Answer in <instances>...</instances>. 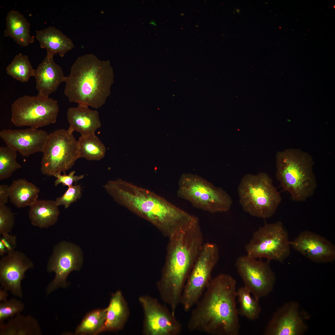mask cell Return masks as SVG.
<instances>
[{
    "instance_id": "cell-1",
    "label": "cell",
    "mask_w": 335,
    "mask_h": 335,
    "mask_svg": "<svg viewBox=\"0 0 335 335\" xmlns=\"http://www.w3.org/2000/svg\"><path fill=\"white\" fill-rule=\"evenodd\" d=\"M236 283L231 275L212 278L193 310L187 327L191 332L212 335H238L240 325L236 303Z\"/></svg>"
},
{
    "instance_id": "cell-2",
    "label": "cell",
    "mask_w": 335,
    "mask_h": 335,
    "mask_svg": "<svg viewBox=\"0 0 335 335\" xmlns=\"http://www.w3.org/2000/svg\"><path fill=\"white\" fill-rule=\"evenodd\" d=\"M114 200L149 221L169 237L190 225L194 216L149 189L118 179L103 185Z\"/></svg>"
},
{
    "instance_id": "cell-3",
    "label": "cell",
    "mask_w": 335,
    "mask_h": 335,
    "mask_svg": "<svg viewBox=\"0 0 335 335\" xmlns=\"http://www.w3.org/2000/svg\"><path fill=\"white\" fill-rule=\"evenodd\" d=\"M166 262L157 284L161 298L175 313L183 289L203 244L199 221L170 237Z\"/></svg>"
},
{
    "instance_id": "cell-4",
    "label": "cell",
    "mask_w": 335,
    "mask_h": 335,
    "mask_svg": "<svg viewBox=\"0 0 335 335\" xmlns=\"http://www.w3.org/2000/svg\"><path fill=\"white\" fill-rule=\"evenodd\" d=\"M111 81L108 62L86 54L76 59L65 76L64 93L70 102L98 109L105 102Z\"/></svg>"
},
{
    "instance_id": "cell-5",
    "label": "cell",
    "mask_w": 335,
    "mask_h": 335,
    "mask_svg": "<svg viewBox=\"0 0 335 335\" xmlns=\"http://www.w3.org/2000/svg\"><path fill=\"white\" fill-rule=\"evenodd\" d=\"M276 176L284 190L294 201L312 196L317 186L313 158L300 149L288 148L277 153Z\"/></svg>"
},
{
    "instance_id": "cell-6",
    "label": "cell",
    "mask_w": 335,
    "mask_h": 335,
    "mask_svg": "<svg viewBox=\"0 0 335 335\" xmlns=\"http://www.w3.org/2000/svg\"><path fill=\"white\" fill-rule=\"evenodd\" d=\"M239 203L244 211L263 219L273 216L282 200L281 196L266 173L248 174L238 186Z\"/></svg>"
},
{
    "instance_id": "cell-7",
    "label": "cell",
    "mask_w": 335,
    "mask_h": 335,
    "mask_svg": "<svg viewBox=\"0 0 335 335\" xmlns=\"http://www.w3.org/2000/svg\"><path fill=\"white\" fill-rule=\"evenodd\" d=\"M177 195L194 207L211 213L227 212L232 204L231 197L223 189L195 175L181 177Z\"/></svg>"
},
{
    "instance_id": "cell-8",
    "label": "cell",
    "mask_w": 335,
    "mask_h": 335,
    "mask_svg": "<svg viewBox=\"0 0 335 335\" xmlns=\"http://www.w3.org/2000/svg\"><path fill=\"white\" fill-rule=\"evenodd\" d=\"M73 133L61 129L49 134L41 162L43 174L54 176L65 173L79 158L78 141Z\"/></svg>"
},
{
    "instance_id": "cell-9",
    "label": "cell",
    "mask_w": 335,
    "mask_h": 335,
    "mask_svg": "<svg viewBox=\"0 0 335 335\" xmlns=\"http://www.w3.org/2000/svg\"><path fill=\"white\" fill-rule=\"evenodd\" d=\"M288 232L280 221L265 223L253 234L245 246L247 255L255 258H264L282 263L290 254Z\"/></svg>"
},
{
    "instance_id": "cell-10",
    "label": "cell",
    "mask_w": 335,
    "mask_h": 335,
    "mask_svg": "<svg viewBox=\"0 0 335 335\" xmlns=\"http://www.w3.org/2000/svg\"><path fill=\"white\" fill-rule=\"evenodd\" d=\"M11 110L14 125L38 129L55 123L59 107L56 100L38 94L18 98L12 104Z\"/></svg>"
},
{
    "instance_id": "cell-11",
    "label": "cell",
    "mask_w": 335,
    "mask_h": 335,
    "mask_svg": "<svg viewBox=\"0 0 335 335\" xmlns=\"http://www.w3.org/2000/svg\"><path fill=\"white\" fill-rule=\"evenodd\" d=\"M219 259V249L216 244H203L182 292L181 304L186 312L195 306L203 295Z\"/></svg>"
},
{
    "instance_id": "cell-12",
    "label": "cell",
    "mask_w": 335,
    "mask_h": 335,
    "mask_svg": "<svg viewBox=\"0 0 335 335\" xmlns=\"http://www.w3.org/2000/svg\"><path fill=\"white\" fill-rule=\"evenodd\" d=\"M270 261L259 260L247 255L239 257L235 263L244 286L259 300L269 294L275 284L276 276Z\"/></svg>"
},
{
    "instance_id": "cell-13",
    "label": "cell",
    "mask_w": 335,
    "mask_h": 335,
    "mask_svg": "<svg viewBox=\"0 0 335 335\" xmlns=\"http://www.w3.org/2000/svg\"><path fill=\"white\" fill-rule=\"evenodd\" d=\"M83 262L82 252L76 245L62 241L56 245L47 264V271L54 272L55 276L46 288L47 294L49 295L58 288L67 287L68 275L73 271H78Z\"/></svg>"
},
{
    "instance_id": "cell-14",
    "label": "cell",
    "mask_w": 335,
    "mask_h": 335,
    "mask_svg": "<svg viewBox=\"0 0 335 335\" xmlns=\"http://www.w3.org/2000/svg\"><path fill=\"white\" fill-rule=\"evenodd\" d=\"M139 301L144 312L143 333L145 335H177L181 324L166 306L155 298L145 295Z\"/></svg>"
},
{
    "instance_id": "cell-15",
    "label": "cell",
    "mask_w": 335,
    "mask_h": 335,
    "mask_svg": "<svg viewBox=\"0 0 335 335\" xmlns=\"http://www.w3.org/2000/svg\"><path fill=\"white\" fill-rule=\"evenodd\" d=\"M34 266L33 262L21 252L14 250L2 257L0 260L1 287L22 298L21 282L26 271Z\"/></svg>"
},
{
    "instance_id": "cell-16",
    "label": "cell",
    "mask_w": 335,
    "mask_h": 335,
    "mask_svg": "<svg viewBox=\"0 0 335 335\" xmlns=\"http://www.w3.org/2000/svg\"><path fill=\"white\" fill-rule=\"evenodd\" d=\"M308 326L297 302H288L275 312L264 330L265 335H301Z\"/></svg>"
},
{
    "instance_id": "cell-17",
    "label": "cell",
    "mask_w": 335,
    "mask_h": 335,
    "mask_svg": "<svg viewBox=\"0 0 335 335\" xmlns=\"http://www.w3.org/2000/svg\"><path fill=\"white\" fill-rule=\"evenodd\" d=\"M294 250L314 262L327 263L335 260V247L325 238L312 232L305 230L290 241Z\"/></svg>"
},
{
    "instance_id": "cell-18",
    "label": "cell",
    "mask_w": 335,
    "mask_h": 335,
    "mask_svg": "<svg viewBox=\"0 0 335 335\" xmlns=\"http://www.w3.org/2000/svg\"><path fill=\"white\" fill-rule=\"evenodd\" d=\"M48 135L45 131L31 128L3 129L0 132V137L7 145L25 157L42 152Z\"/></svg>"
},
{
    "instance_id": "cell-19",
    "label": "cell",
    "mask_w": 335,
    "mask_h": 335,
    "mask_svg": "<svg viewBox=\"0 0 335 335\" xmlns=\"http://www.w3.org/2000/svg\"><path fill=\"white\" fill-rule=\"evenodd\" d=\"M53 56L47 55L35 70L34 77L39 95L48 97L64 81L65 76L63 70L55 62Z\"/></svg>"
},
{
    "instance_id": "cell-20",
    "label": "cell",
    "mask_w": 335,
    "mask_h": 335,
    "mask_svg": "<svg viewBox=\"0 0 335 335\" xmlns=\"http://www.w3.org/2000/svg\"><path fill=\"white\" fill-rule=\"evenodd\" d=\"M88 106L78 104L75 107H70L67 112V118L69 124L68 130L70 133L76 131L81 136L95 133L101 126L99 112L90 109Z\"/></svg>"
},
{
    "instance_id": "cell-21",
    "label": "cell",
    "mask_w": 335,
    "mask_h": 335,
    "mask_svg": "<svg viewBox=\"0 0 335 335\" xmlns=\"http://www.w3.org/2000/svg\"><path fill=\"white\" fill-rule=\"evenodd\" d=\"M36 33L35 37L40 47L46 49L47 55L54 56L58 53L63 57L74 47L70 38L54 26L36 30Z\"/></svg>"
},
{
    "instance_id": "cell-22",
    "label": "cell",
    "mask_w": 335,
    "mask_h": 335,
    "mask_svg": "<svg viewBox=\"0 0 335 335\" xmlns=\"http://www.w3.org/2000/svg\"><path fill=\"white\" fill-rule=\"evenodd\" d=\"M129 315L127 303L122 292L118 290L112 294L107 308L104 331H116L122 329Z\"/></svg>"
},
{
    "instance_id": "cell-23",
    "label": "cell",
    "mask_w": 335,
    "mask_h": 335,
    "mask_svg": "<svg viewBox=\"0 0 335 335\" xmlns=\"http://www.w3.org/2000/svg\"><path fill=\"white\" fill-rule=\"evenodd\" d=\"M6 28L4 34L12 38L20 45L26 47L34 41L30 33V23L19 11H9L6 18Z\"/></svg>"
},
{
    "instance_id": "cell-24",
    "label": "cell",
    "mask_w": 335,
    "mask_h": 335,
    "mask_svg": "<svg viewBox=\"0 0 335 335\" xmlns=\"http://www.w3.org/2000/svg\"><path fill=\"white\" fill-rule=\"evenodd\" d=\"M59 213L55 201L38 200L30 207L29 217L33 226L47 228L56 223Z\"/></svg>"
},
{
    "instance_id": "cell-25",
    "label": "cell",
    "mask_w": 335,
    "mask_h": 335,
    "mask_svg": "<svg viewBox=\"0 0 335 335\" xmlns=\"http://www.w3.org/2000/svg\"><path fill=\"white\" fill-rule=\"evenodd\" d=\"M42 330L37 319L31 315L20 314L0 324V335H42Z\"/></svg>"
},
{
    "instance_id": "cell-26",
    "label": "cell",
    "mask_w": 335,
    "mask_h": 335,
    "mask_svg": "<svg viewBox=\"0 0 335 335\" xmlns=\"http://www.w3.org/2000/svg\"><path fill=\"white\" fill-rule=\"evenodd\" d=\"M11 202L18 208L31 207L38 200L39 189L25 179L14 181L10 187Z\"/></svg>"
},
{
    "instance_id": "cell-27",
    "label": "cell",
    "mask_w": 335,
    "mask_h": 335,
    "mask_svg": "<svg viewBox=\"0 0 335 335\" xmlns=\"http://www.w3.org/2000/svg\"><path fill=\"white\" fill-rule=\"evenodd\" d=\"M106 313L107 308L89 312L76 328L74 334L96 335L104 332Z\"/></svg>"
},
{
    "instance_id": "cell-28",
    "label": "cell",
    "mask_w": 335,
    "mask_h": 335,
    "mask_svg": "<svg viewBox=\"0 0 335 335\" xmlns=\"http://www.w3.org/2000/svg\"><path fill=\"white\" fill-rule=\"evenodd\" d=\"M78 141L79 158L98 161L104 157L105 147L95 133L81 136Z\"/></svg>"
},
{
    "instance_id": "cell-29",
    "label": "cell",
    "mask_w": 335,
    "mask_h": 335,
    "mask_svg": "<svg viewBox=\"0 0 335 335\" xmlns=\"http://www.w3.org/2000/svg\"><path fill=\"white\" fill-rule=\"evenodd\" d=\"M236 297L239 306V315L254 321L259 318L261 308L259 300L252 296L249 291L244 286L237 290Z\"/></svg>"
},
{
    "instance_id": "cell-30",
    "label": "cell",
    "mask_w": 335,
    "mask_h": 335,
    "mask_svg": "<svg viewBox=\"0 0 335 335\" xmlns=\"http://www.w3.org/2000/svg\"><path fill=\"white\" fill-rule=\"evenodd\" d=\"M35 70L28 57L21 53L16 56L6 68L8 74L23 83L27 82L30 77L34 76Z\"/></svg>"
},
{
    "instance_id": "cell-31",
    "label": "cell",
    "mask_w": 335,
    "mask_h": 335,
    "mask_svg": "<svg viewBox=\"0 0 335 335\" xmlns=\"http://www.w3.org/2000/svg\"><path fill=\"white\" fill-rule=\"evenodd\" d=\"M17 151L7 146L0 147V180L9 178L16 170L21 168L16 161Z\"/></svg>"
},
{
    "instance_id": "cell-32",
    "label": "cell",
    "mask_w": 335,
    "mask_h": 335,
    "mask_svg": "<svg viewBox=\"0 0 335 335\" xmlns=\"http://www.w3.org/2000/svg\"><path fill=\"white\" fill-rule=\"evenodd\" d=\"M15 223L14 213L5 205H0V234L15 248L16 237L10 234Z\"/></svg>"
},
{
    "instance_id": "cell-33",
    "label": "cell",
    "mask_w": 335,
    "mask_h": 335,
    "mask_svg": "<svg viewBox=\"0 0 335 335\" xmlns=\"http://www.w3.org/2000/svg\"><path fill=\"white\" fill-rule=\"evenodd\" d=\"M25 304L20 300L12 298L0 303V324L4 321L20 314L24 310Z\"/></svg>"
},
{
    "instance_id": "cell-34",
    "label": "cell",
    "mask_w": 335,
    "mask_h": 335,
    "mask_svg": "<svg viewBox=\"0 0 335 335\" xmlns=\"http://www.w3.org/2000/svg\"><path fill=\"white\" fill-rule=\"evenodd\" d=\"M82 190L79 185L68 187L63 195L56 198L55 201L57 205L58 206L63 205L65 208H67L72 203L81 197Z\"/></svg>"
},
{
    "instance_id": "cell-35",
    "label": "cell",
    "mask_w": 335,
    "mask_h": 335,
    "mask_svg": "<svg viewBox=\"0 0 335 335\" xmlns=\"http://www.w3.org/2000/svg\"><path fill=\"white\" fill-rule=\"evenodd\" d=\"M75 172L73 171L67 175L65 173L62 175L61 173L56 175L54 176L56 178L55 181V185L57 186L60 183H62L64 186H67L68 187L73 185V183L82 179L84 177V175L80 176H75Z\"/></svg>"
},
{
    "instance_id": "cell-36",
    "label": "cell",
    "mask_w": 335,
    "mask_h": 335,
    "mask_svg": "<svg viewBox=\"0 0 335 335\" xmlns=\"http://www.w3.org/2000/svg\"><path fill=\"white\" fill-rule=\"evenodd\" d=\"M10 186L6 184L0 185V205H5L10 198Z\"/></svg>"
},
{
    "instance_id": "cell-37",
    "label": "cell",
    "mask_w": 335,
    "mask_h": 335,
    "mask_svg": "<svg viewBox=\"0 0 335 335\" xmlns=\"http://www.w3.org/2000/svg\"><path fill=\"white\" fill-rule=\"evenodd\" d=\"M8 296V291L1 287L0 288V301L3 302L7 301Z\"/></svg>"
},
{
    "instance_id": "cell-38",
    "label": "cell",
    "mask_w": 335,
    "mask_h": 335,
    "mask_svg": "<svg viewBox=\"0 0 335 335\" xmlns=\"http://www.w3.org/2000/svg\"><path fill=\"white\" fill-rule=\"evenodd\" d=\"M0 241L3 243L8 252H12L14 250V248L3 237L0 238Z\"/></svg>"
},
{
    "instance_id": "cell-39",
    "label": "cell",
    "mask_w": 335,
    "mask_h": 335,
    "mask_svg": "<svg viewBox=\"0 0 335 335\" xmlns=\"http://www.w3.org/2000/svg\"><path fill=\"white\" fill-rule=\"evenodd\" d=\"M8 252L6 248L4 246L2 242L0 241V255L1 257H3Z\"/></svg>"
},
{
    "instance_id": "cell-40",
    "label": "cell",
    "mask_w": 335,
    "mask_h": 335,
    "mask_svg": "<svg viewBox=\"0 0 335 335\" xmlns=\"http://www.w3.org/2000/svg\"><path fill=\"white\" fill-rule=\"evenodd\" d=\"M150 24L152 25H154V26H155L156 25V24L155 22V21H151L150 22Z\"/></svg>"
}]
</instances>
